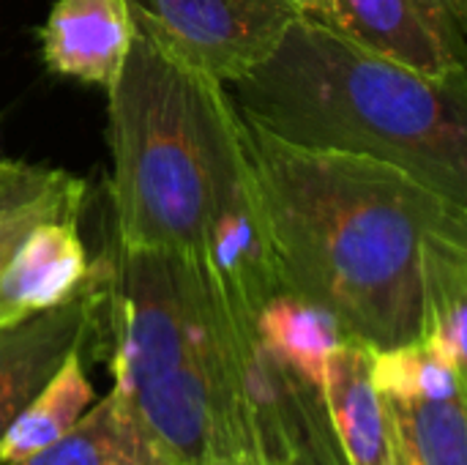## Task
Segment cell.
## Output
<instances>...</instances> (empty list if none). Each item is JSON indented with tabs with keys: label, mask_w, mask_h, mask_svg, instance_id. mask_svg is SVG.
<instances>
[{
	"label": "cell",
	"mask_w": 467,
	"mask_h": 465,
	"mask_svg": "<svg viewBox=\"0 0 467 465\" xmlns=\"http://www.w3.org/2000/svg\"><path fill=\"white\" fill-rule=\"evenodd\" d=\"M0 465H170L129 406L109 392L55 444Z\"/></svg>",
	"instance_id": "4fadbf2b"
},
{
	"label": "cell",
	"mask_w": 467,
	"mask_h": 465,
	"mask_svg": "<svg viewBox=\"0 0 467 465\" xmlns=\"http://www.w3.org/2000/svg\"><path fill=\"white\" fill-rule=\"evenodd\" d=\"M372 381L386 400L462 397V373L421 337L397 348L372 351Z\"/></svg>",
	"instance_id": "2e32d148"
},
{
	"label": "cell",
	"mask_w": 467,
	"mask_h": 465,
	"mask_svg": "<svg viewBox=\"0 0 467 465\" xmlns=\"http://www.w3.org/2000/svg\"><path fill=\"white\" fill-rule=\"evenodd\" d=\"M372 351L348 337L326 362L320 392L345 465H400L391 414L372 381Z\"/></svg>",
	"instance_id": "30bf717a"
},
{
	"label": "cell",
	"mask_w": 467,
	"mask_h": 465,
	"mask_svg": "<svg viewBox=\"0 0 467 465\" xmlns=\"http://www.w3.org/2000/svg\"><path fill=\"white\" fill-rule=\"evenodd\" d=\"M38 41L52 74L109 90L129 58L134 22L123 0H55Z\"/></svg>",
	"instance_id": "ba28073f"
},
{
	"label": "cell",
	"mask_w": 467,
	"mask_h": 465,
	"mask_svg": "<svg viewBox=\"0 0 467 465\" xmlns=\"http://www.w3.org/2000/svg\"><path fill=\"white\" fill-rule=\"evenodd\" d=\"M467 217L435 227L421 252V340L454 370L467 356Z\"/></svg>",
	"instance_id": "8fae6325"
},
{
	"label": "cell",
	"mask_w": 467,
	"mask_h": 465,
	"mask_svg": "<svg viewBox=\"0 0 467 465\" xmlns=\"http://www.w3.org/2000/svg\"><path fill=\"white\" fill-rule=\"evenodd\" d=\"M93 403L96 392L85 375L82 351H74L0 436V463L30 458L55 444L90 411Z\"/></svg>",
	"instance_id": "5bb4252c"
},
{
	"label": "cell",
	"mask_w": 467,
	"mask_h": 465,
	"mask_svg": "<svg viewBox=\"0 0 467 465\" xmlns=\"http://www.w3.org/2000/svg\"><path fill=\"white\" fill-rule=\"evenodd\" d=\"M227 93L282 143L394 164L467 206V74L427 77L296 16Z\"/></svg>",
	"instance_id": "7a4b0ae2"
},
{
	"label": "cell",
	"mask_w": 467,
	"mask_h": 465,
	"mask_svg": "<svg viewBox=\"0 0 467 465\" xmlns=\"http://www.w3.org/2000/svg\"><path fill=\"white\" fill-rule=\"evenodd\" d=\"M200 258L230 310L249 326L260 307L285 291L249 129L219 79L208 110V214Z\"/></svg>",
	"instance_id": "277c9868"
},
{
	"label": "cell",
	"mask_w": 467,
	"mask_h": 465,
	"mask_svg": "<svg viewBox=\"0 0 467 465\" xmlns=\"http://www.w3.org/2000/svg\"><path fill=\"white\" fill-rule=\"evenodd\" d=\"M323 22L427 77L467 74V0H331Z\"/></svg>",
	"instance_id": "8992f818"
},
{
	"label": "cell",
	"mask_w": 467,
	"mask_h": 465,
	"mask_svg": "<svg viewBox=\"0 0 467 465\" xmlns=\"http://www.w3.org/2000/svg\"><path fill=\"white\" fill-rule=\"evenodd\" d=\"M134 30L230 85L263 63L301 16L287 0H123Z\"/></svg>",
	"instance_id": "5b68a950"
},
{
	"label": "cell",
	"mask_w": 467,
	"mask_h": 465,
	"mask_svg": "<svg viewBox=\"0 0 467 465\" xmlns=\"http://www.w3.org/2000/svg\"><path fill=\"white\" fill-rule=\"evenodd\" d=\"M257 343L312 389H323L328 356L348 340L342 323L317 301L282 291L254 318Z\"/></svg>",
	"instance_id": "7c38bea8"
},
{
	"label": "cell",
	"mask_w": 467,
	"mask_h": 465,
	"mask_svg": "<svg viewBox=\"0 0 467 465\" xmlns=\"http://www.w3.org/2000/svg\"><path fill=\"white\" fill-rule=\"evenodd\" d=\"M71 173L27 164V162H0V217L11 208H19L30 200L44 197L47 192L66 184Z\"/></svg>",
	"instance_id": "ac0fdd59"
},
{
	"label": "cell",
	"mask_w": 467,
	"mask_h": 465,
	"mask_svg": "<svg viewBox=\"0 0 467 465\" xmlns=\"http://www.w3.org/2000/svg\"><path fill=\"white\" fill-rule=\"evenodd\" d=\"M101 299V266L93 263L82 288L66 301L0 326V436L38 395L68 354L93 334Z\"/></svg>",
	"instance_id": "52a82bcc"
},
{
	"label": "cell",
	"mask_w": 467,
	"mask_h": 465,
	"mask_svg": "<svg viewBox=\"0 0 467 465\" xmlns=\"http://www.w3.org/2000/svg\"><path fill=\"white\" fill-rule=\"evenodd\" d=\"M301 16H312V19H326L328 8H331V0H287Z\"/></svg>",
	"instance_id": "ffe728a7"
},
{
	"label": "cell",
	"mask_w": 467,
	"mask_h": 465,
	"mask_svg": "<svg viewBox=\"0 0 467 465\" xmlns=\"http://www.w3.org/2000/svg\"><path fill=\"white\" fill-rule=\"evenodd\" d=\"M90 274L77 219L36 225L0 266V326L49 310L74 296Z\"/></svg>",
	"instance_id": "9c48e42d"
},
{
	"label": "cell",
	"mask_w": 467,
	"mask_h": 465,
	"mask_svg": "<svg viewBox=\"0 0 467 465\" xmlns=\"http://www.w3.org/2000/svg\"><path fill=\"white\" fill-rule=\"evenodd\" d=\"M246 129L285 291L375 351L419 340L424 241L467 206L394 164Z\"/></svg>",
	"instance_id": "6da1fadb"
},
{
	"label": "cell",
	"mask_w": 467,
	"mask_h": 465,
	"mask_svg": "<svg viewBox=\"0 0 467 465\" xmlns=\"http://www.w3.org/2000/svg\"><path fill=\"white\" fill-rule=\"evenodd\" d=\"M386 400V397H383ZM400 465H467L465 400H386Z\"/></svg>",
	"instance_id": "9a60e30c"
},
{
	"label": "cell",
	"mask_w": 467,
	"mask_h": 465,
	"mask_svg": "<svg viewBox=\"0 0 467 465\" xmlns=\"http://www.w3.org/2000/svg\"><path fill=\"white\" fill-rule=\"evenodd\" d=\"M85 197V184L79 178H68L57 189L47 192L38 200H30L19 208H11L0 217V266L11 258V252L22 244V238L47 219H77Z\"/></svg>",
	"instance_id": "e0dca14e"
},
{
	"label": "cell",
	"mask_w": 467,
	"mask_h": 465,
	"mask_svg": "<svg viewBox=\"0 0 467 465\" xmlns=\"http://www.w3.org/2000/svg\"><path fill=\"white\" fill-rule=\"evenodd\" d=\"M282 465H342L334 460V452H328V449H323V444L317 441V444H306V447H301L287 463Z\"/></svg>",
	"instance_id": "d6986e66"
},
{
	"label": "cell",
	"mask_w": 467,
	"mask_h": 465,
	"mask_svg": "<svg viewBox=\"0 0 467 465\" xmlns=\"http://www.w3.org/2000/svg\"><path fill=\"white\" fill-rule=\"evenodd\" d=\"M213 82L134 30L123 71L107 90L115 244L202 255Z\"/></svg>",
	"instance_id": "3957f363"
}]
</instances>
